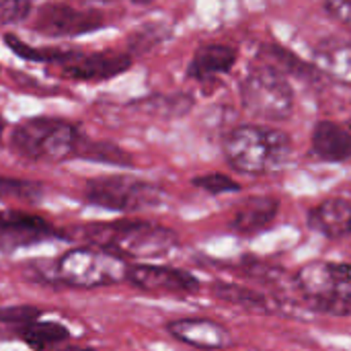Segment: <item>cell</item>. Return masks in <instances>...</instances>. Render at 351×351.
Listing matches in <instances>:
<instances>
[{
    "label": "cell",
    "instance_id": "10",
    "mask_svg": "<svg viewBox=\"0 0 351 351\" xmlns=\"http://www.w3.org/2000/svg\"><path fill=\"white\" fill-rule=\"evenodd\" d=\"M62 76L80 82H99L115 78L132 68V58L121 51H70L62 64Z\"/></svg>",
    "mask_w": 351,
    "mask_h": 351
},
{
    "label": "cell",
    "instance_id": "29",
    "mask_svg": "<svg viewBox=\"0 0 351 351\" xmlns=\"http://www.w3.org/2000/svg\"><path fill=\"white\" fill-rule=\"evenodd\" d=\"M4 128H6V121H4V117L0 115V138H2V132H4Z\"/></svg>",
    "mask_w": 351,
    "mask_h": 351
},
{
    "label": "cell",
    "instance_id": "28",
    "mask_svg": "<svg viewBox=\"0 0 351 351\" xmlns=\"http://www.w3.org/2000/svg\"><path fill=\"white\" fill-rule=\"evenodd\" d=\"M325 10L331 19L351 29V0H331L325 4Z\"/></svg>",
    "mask_w": 351,
    "mask_h": 351
},
{
    "label": "cell",
    "instance_id": "19",
    "mask_svg": "<svg viewBox=\"0 0 351 351\" xmlns=\"http://www.w3.org/2000/svg\"><path fill=\"white\" fill-rule=\"evenodd\" d=\"M19 337L33 351H47L49 348L70 339L68 327L53 321H35L19 331Z\"/></svg>",
    "mask_w": 351,
    "mask_h": 351
},
{
    "label": "cell",
    "instance_id": "17",
    "mask_svg": "<svg viewBox=\"0 0 351 351\" xmlns=\"http://www.w3.org/2000/svg\"><path fill=\"white\" fill-rule=\"evenodd\" d=\"M315 70L351 88V43L329 41L315 49Z\"/></svg>",
    "mask_w": 351,
    "mask_h": 351
},
{
    "label": "cell",
    "instance_id": "20",
    "mask_svg": "<svg viewBox=\"0 0 351 351\" xmlns=\"http://www.w3.org/2000/svg\"><path fill=\"white\" fill-rule=\"evenodd\" d=\"M4 43L12 49V53H16L23 60L29 62H47V64H62L64 60H68L72 49H60V47H33L29 43H25L23 39H19L12 33L4 35Z\"/></svg>",
    "mask_w": 351,
    "mask_h": 351
},
{
    "label": "cell",
    "instance_id": "27",
    "mask_svg": "<svg viewBox=\"0 0 351 351\" xmlns=\"http://www.w3.org/2000/svg\"><path fill=\"white\" fill-rule=\"evenodd\" d=\"M33 10L31 2H19V0H0V25H14L23 23Z\"/></svg>",
    "mask_w": 351,
    "mask_h": 351
},
{
    "label": "cell",
    "instance_id": "5",
    "mask_svg": "<svg viewBox=\"0 0 351 351\" xmlns=\"http://www.w3.org/2000/svg\"><path fill=\"white\" fill-rule=\"evenodd\" d=\"M243 107L265 121H284L294 111V88L286 74L269 64L249 70L241 84Z\"/></svg>",
    "mask_w": 351,
    "mask_h": 351
},
{
    "label": "cell",
    "instance_id": "8",
    "mask_svg": "<svg viewBox=\"0 0 351 351\" xmlns=\"http://www.w3.org/2000/svg\"><path fill=\"white\" fill-rule=\"evenodd\" d=\"M105 14L90 8H76L64 2L43 4L33 21V29L45 37H76L105 27Z\"/></svg>",
    "mask_w": 351,
    "mask_h": 351
},
{
    "label": "cell",
    "instance_id": "13",
    "mask_svg": "<svg viewBox=\"0 0 351 351\" xmlns=\"http://www.w3.org/2000/svg\"><path fill=\"white\" fill-rule=\"evenodd\" d=\"M308 226L331 239L339 241L351 234V202L346 197H329L315 206L308 214Z\"/></svg>",
    "mask_w": 351,
    "mask_h": 351
},
{
    "label": "cell",
    "instance_id": "7",
    "mask_svg": "<svg viewBox=\"0 0 351 351\" xmlns=\"http://www.w3.org/2000/svg\"><path fill=\"white\" fill-rule=\"evenodd\" d=\"M84 199L105 210L134 212V210L158 206L165 199V191L158 185L140 179H132L125 175H111V177L90 179L84 185Z\"/></svg>",
    "mask_w": 351,
    "mask_h": 351
},
{
    "label": "cell",
    "instance_id": "18",
    "mask_svg": "<svg viewBox=\"0 0 351 351\" xmlns=\"http://www.w3.org/2000/svg\"><path fill=\"white\" fill-rule=\"evenodd\" d=\"M212 294L214 298L222 300V302H228L232 306H239V308H245V311H257V313H265V315H271V311L278 308V304L261 294V292H255L247 286H241V284H232V282H214L212 284Z\"/></svg>",
    "mask_w": 351,
    "mask_h": 351
},
{
    "label": "cell",
    "instance_id": "21",
    "mask_svg": "<svg viewBox=\"0 0 351 351\" xmlns=\"http://www.w3.org/2000/svg\"><path fill=\"white\" fill-rule=\"evenodd\" d=\"M76 156L88 158V160H99V162H109V165H119V167H132L134 158L119 148L117 144L111 142H80Z\"/></svg>",
    "mask_w": 351,
    "mask_h": 351
},
{
    "label": "cell",
    "instance_id": "2",
    "mask_svg": "<svg viewBox=\"0 0 351 351\" xmlns=\"http://www.w3.org/2000/svg\"><path fill=\"white\" fill-rule=\"evenodd\" d=\"M224 158L245 175L280 171L292 154V138L269 125H239L224 138Z\"/></svg>",
    "mask_w": 351,
    "mask_h": 351
},
{
    "label": "cell",
    "instance_id": "24",
    "mask_svg": "<svg viewBox=\"0 0 351 351\" xmlns=\"http://www.w3.org/2000/svg\"><path fill=\"white\" fill-rule=\"evenodd\" d=\"M41 195H43V187L35 181L0 177V199H21L33 204L39 202Z\"/></svg>",
    "mask_w": 351,
    "mask_h": 351
},
{
    "label": "cell",
    "instance_id": "12",
    "mask_svg": "<svg viewBox=\"0 0 351 351\" xmlns=\"http://www.w3.org/2000/svg\"><path fill=\"white\" fill-rule=\"evenodd\" d=\"M167 331L181 343L195 350H226L232 343L230 331L212 319H177L167 325Z\"/></svg>",
    "mask_w": 351,
    "mask_h": 351
},
{
    "label": "cell",
    "instance_id": "26",
    "mask_svg": "<svg viewBox=\"0 0 351 351\" xmlns=\"http://www.w3.org/2000/svg\"><path fill=\"white\" fill-rule=\"evenodd\" d=\"M195 187L212 193V195H220V193H234L241 191V185L237 181H232L230 177L222 175V173H208V175H199L191 181Z\"/></svg>",
    "mask_w": 351,
    "mask_h": 351
},
{
    "label": "cell",
    "instance_id": "1",
    "mask_svg": "<svg viewBox=\"0 0 351 351\" xmlns=\"http://www.w3.org/2000/svg\"><path fill=\"white\" fill-rule=\"evenodd\" d=\"M80 237L90 247L109 251L121 259L132 257L142 261L165 257L179 243L171 228L146 220L93 222L80 228Z\"/></svg>",
    "mask_w": 351,
    "mask_h": 351
},
{
    "label": "cell",
    "instance_id": "15",
    "mask_svg": "<svg viewBox=\"0 0 351 351\" xmlns=\"http://www.w3.org/2000/svg\"><path fill=\"white\" fill-rule=\"evenodd\" d=\"M280 202L271 195H255L249 197L230 220V228L243 237H255L269 228L278 218Z\"/></svg>",
    "mask_w": 351,
    "mask_h": 351
},
{
    "label": "cell",
    "instance_id": "14",
    "mask_svg": "<svg viewBox=\"0 0 351 351\" xmlns=\"http://www.w3.org/2000/svg\"><path fill=\"white\" fill-rule=\"evenodd\" d=\"M237 60H239V51L232 45L208 43L195 49L187 68V76L193 80L206 82L220 74H228L232 66L237 64Z\"/></svg>",
    "mask_w": 351,
    "mask_h": 351
},
{
    "label": "cell",
    "instance_id": "23",
    "mask_svg": "<svg viewBox=\"0 0 351 351\" xmlns=\"http://www.w3.org/2000/svg\"><path fill=\"white\" fill-rule=\"evenodd\" d=\"M263 53L269 56V66H274L276 70H280L282 74L284 72H292V74H298V76H317V70L315 66H308L304 64L296 53L280 47V45H263Z\"/></svg>",
    "mask_w": 351,
    "mask_h": 351
},
{
    "label": "cell",
    "instance_id": "25",
    "mask_svg": "<svg viewBox=\"0 0 351 351\" xmlns=\"http://www.w3.org/2000/svg\"><path fill=\"white\" fill-rule=\"evenodd\" d=\"M39 317H41V311H39L37 306L21 304V306H6V308H0V325L16 327L19 331L25 329L27 325L39 321Z\"/></svg>",
    "mask_w": 351,
    "mask_h": 351
},
{
    "label": "cell",
    "instance_id": "4",
    "mask_svg": "<svg viewBox=\"0 0 351 351\" xmlns=\"http://www.w3.org/2000/svg\"><path fill=\"white\" fill-rule=\"evenodd\" d=\"M294 284L313 311L351 315V263L313 261L296 274Z\"/></svg>",
    "mask_w": 351,
    "mask_h": 351
},
{
    "label": "cell",
    "instance_id": "30",
    "mask_svg": "<svg viewBox=\"0 0 351 351\" xmlns=\"http://www.w3.org/2000/svg\"><path fill=\"white\" fill-rule=\"evenodd\" d=\"M64 351H93V350H86V348H68V350Z\"/></svg>",
    "mask_w": 351,
    "mask_h": 351
},
{
    "label": "cell",
    "instance_id": "11",
    "mask_svg": "<svg viewBox=\"0 0 351 351\" xmlns=\"http://www.w3.org/2000/svg\"><path fill=\"white\" fill-rule=\"evenodd\" d=\"M53 237V226L39 216L25 212H0V253H14L16 249L33 247Z\"/></svg>",
    "mask_w": 351,
    "mask_h": 351
},
{
    "label": "cell",
    "instance_id": "16",
    "mask_svg": "<svg viewBox=\"0 0 351 351\" xmlns=\"http://www.w3.org/2000/svg\"><path fill=\"white\" fill-rule=\"evenodd\" d=\"M313 152L327 162L351 160V132L343 125L323 119L313 130Z\"/></svg>",
    "mask_w": 351,
    "mask_h": 351
},
{
    "label": "cell",
    "instance_id": "6",
    "mask_svg": "<svg viewBox=\"0 0 351 351\" xmlns=\"http://www.w3.org/2000/svg\"><path fill=\"white\" fill-rule=\"evenodd\" d=\"M128 263L103 249L97 247H76L66 251L58 263V278L72 288H103L113 286L125 280Z\"/></svg>",
    "mask_w": 351,
    "mask_h": 351
},
{
    "label": "cell",
    "instance_id": "22",
    "mask_svg": "<svg viewBox=\"0 0 351 351\" xmlns=\"http://www.w3.org/2000/svg\"><path fill=\"white\" fill-rule=\"evenodd\" d=\"M138 107L167 117H181L193 107V99L189 95H158V97H146L138 103Z\"/></svg>",
    "mask_w": 351,
    "mask_h": 351
},
{
    "label": "cell",
    "instance_id": "3",
    "mask_svg": "<svg viewBox=\"0 0 351 351\" xmlns=\"http://www.w3.org/2000/svg\"><path fill=\"white\" fill-rule=\"evenodd\" d=\"M80 142L82 136L74 123L47 115L23 119L10 134L12 150L41 165H56L76 156Z\"/></svg>",
    "mask_w": 351,
    "mask_h": 351
},
{
    "label": "cell",
    "instance_id": "9",
    "mask_svg": "<svg viewBox=\"0 0 351 351\" xmlns=\"http://www.w3.org/2000/svg\"><path fill=\"white\" fill-rule=\"evenodd\" d=\"M125 280L148 294L189 296L199 292V280L193 274L169 265H152V263L130 265Z\"/></svg>",
    "mask_w": 351,
    "mask_h": 351
}]
</instances>
